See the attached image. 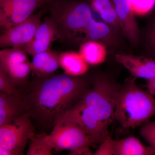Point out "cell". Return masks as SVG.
Wrapping results in <instances>:
<instances>
[{"instance_id":"cell-21","label":"cell","mask_w":155,"mask_h":155,"mask_svg":"<svg viewBox=\"0 0 155 155\" xmlns=\"http://www.w3.org/2000/svg\"><path fill=\"white\" fill-rule=\"evenodd\" d=\"M134 14L143 16L150 13L155 9V0H129Z\"/></svg>"},{"instance_id":"cell-10","label":"cell","mask_w":155,"mask_h":155,"mask_svg":"<svg viewBox=\"0 0 155 155\" xmlns=\"http://www.w3.org/2000/svg\"><path fill=\"white\" fill-rule=\"evenodd\" d=\"M27 54L22 48H5L0 51V68L14 82H22L29 77L31 69Z\"/></svg>"},{"instance_id":"cell-23","label":"cell","mask_w":155,"mask_h":155,"mask_svg":"<svg viewBox=\"0 0 155 155\" xmlns=\"http://www.w3.org/2000/svg\"><path fill=\"white\" fill-rule=\"evenodd\" d=\"M140 134L153 150L155 155V121L143 124L140 126Z\"/></svg>"},{"instance_id":"cell-26","label":"cell","mask_w":155,"mask_h":155,"mask_svg":"<svg viewBox=\"0 0 155 155\" xmlns=\"http://www.w3.org/2000/svg\"><path fill=\"white\" fill-rule=\"evenodd\" d=\"M147 87L149 92L153 96H155V78L147 80Z\"/></svg>"},{"instance_id":"cell-19","label":"cell","mask_w":155,"mask_h":155,"mask_svg":"<svg viewBox=\"0 0 155 155\" xmlns=\"http://www.w3.org/2000/svg\"><path fill=\"white\" fill-rule=\"evenodd\" d=\"M92 9L116 32L122 31L112 0H87Z\"/></svg>"},{"instance_id":"cell-24","label":"cell","mask_w":155,"mask_h":155,"mask_svg":"<svg viewBox=\"0 0 155 155\" xmlns=\"http://www.w3.org/2000/svg\"><path fill=\"white\" fill-rule=\"evenodd\" d=\"M114 141L115 140L108 136L93 155H114Z\"/></svg>"},{"instance_id":"cell-3","label":"cell","mask_w":155,"mask_h":155,"mask_svg":"<svg viewBox=\"0 0 155 155\" xmlns=\"http://www.w3.org/2000/svg\"><path fill=\"white\" fill-rule=\"evenodd\" d=\"M136 79H125L117 94L114 119L123 129H134L155 116L154 96L139 87Z\"/></svg>"},{"instance_id":"cell-20","label":"cell","mask_w":155,"mask_h":155,"mask_svg":"<svg viewBox=\"0 0 155 155\" xmlns=\"http://www.w3.org/2000/svg\"><path fill=\"white\" fill-rule=\"evenodd\" d=\"M48 134L45 131L35 134L30 139L26 155H52L53 148L48 139Z\"/></svg>"},{"instance_id":"cell-17","label":"cell","mask_w":155,"mask_h":155,"mask_svg":"<svg viewBox=\"0 0 155 155\" xmlns=\"http://www.w3.org/2000/svg\"><path fill=\"white\" fill-rule=\"evenodd\" d=\"M79 53L87 63L91 66L104 63L107 54L104 44L97 40H88L82 43L79 48Z\"/></svg>"},{"instance_id":"cell-11","label":"cell","mask_w":155,"mask_h":155,"mask_svg":"<svg viewBox=\"0 0 155 155\" xmlns=\"http://www.w3.org/2000/svg\"><path fill=\"white\" fill-rule=\"evenodd\" d=\"M58 25L52 17H47L37 29L31 41L26 45L25 50L33 56L49 49L55 40L59 39Z\"/></svg>"},{"instance_id":"cell-8","label":"cell","mask_w":155,"mask_h":155,"mask_svg":"<svg viewBox=\"0 0 155 155\" xmlns=\"http://www.w3.org/2000/svg\"><path fill=\"white\" fill-rule=\"evenodd\" d=\"M45 7L28 19L10 28L4 29L0 36V47L22 48L25 47L33 38L41 18L46 13Z\"/></svg>"},{"instance_id":"cell-2","label":"cell","mask_w":155,"mask_h":155,"mask_svg":"<svg viewBox=\"0 0 155 155\" xmlns=\"http://www.w3.org/2000/svg\"><path fill=\"white\" fill-rule=\"evenodd\" d=\"M44 7L55 21L62 41L74 42L81 35L85 41H99L111 46L117 44L116 31L107 23L95 20L87 1L47 0Z\"/></svg>"},{"instance_id":"cell-16","label":"cell","mask_w":155,"mask_h":155,"mask_svg":"<svg viewBox=\"0 0 155 155\" xmlns=\"http://www.w3.org/2000/svg\"><path fill=\"white\" fill-rule=\"evenodd\" d=\"M60 67L64 74L78 77L84 75L89 69V64L79 52L67 51L59 54Z\"/></svg>"},{"instance_id":"cell-14","label":"cell","mask_w":155,"mask_h":155,"mask_svg":"<svg viewBox=\"0 0 155 155\" xmlns=\"http://www.w3.org/2000/svg\"><path fill=\"white\" fill-rule=\"evenodd\" d=\"M27 113L20 97L0 93V125L9 124Z\"/></svg>"},{"instance_id":"cell-25","label":"cell","mask_w":155,"mask_h":155,"mask_svg":"<svg viewBox=\"0 0 155 155\" xmlns=\"http://www.w3.org/2000/svg\"><path fill=\"white\" fill-rule=\"evenodd\" d=\"M148 38L150 47L155 54V20L150 28Z\"/></svg>"},{"instance_id":"cell-15","label":"cell","mask_w":155,"mask_h":155,"mask_svg":"<svg viewBox=\"0 0 155 155\" xmlns=\"http://www.w3.org/2000/svg\"><path fill=\"white\" fill-rule=\"evenodd\" d=\"M32 57L31 67L36 76L51 75L60 67L59 54L50 49Z\"/></svg>"},{"instance_id":"cell-13","label":"cell","mask_w":155,"mask_h":155,"mask_svg":"<svg viewBox=\"0 0 155 155\" xmlns=\"http://www.w3.org/2000/svg\"><path fill=\"white\" fill-rule=\"evenodd\" d=\"M116 60L136 78L147 80L155 78V60L143 56L125 54H117Z\"/></svg>"},{"instance_id":"cell-7","label":"cell","mask_w":155,"mask_h":155,"mask_svg":"<svg viewBox=\"0 0 155 155\" xmlns=\"http://www.w3.org/2000/svg\"><path fill=\"white\" fill-rule=\"evenodd\" d=\"M58 122L74 123L94 142L101 143L109 135L106 128L86 105L78 101Z\"/></svg>"},{"instance_id":"cell-1","label":"cell","mask_w":155,"mask_h":155,"mask_svg":"<svg viewBox=\"0 0 155 155\" xmlns=\"http://www.w3.org/2000/svg\"><path fill=\"white\" fill-rule=\"evenodd\" d=\"M87 76L66 74L36 76L21 87L20 98L27 113L41 132L54 127L92 85Z\"/></svg>"},{"instance_id":"cell-6","label":"cell","mask_w":155,"mask_h":155,"mask_svg":"<svg viewBox=\"0 0 155 155\" xmlns=\"http://www.w3.org/2000/svg\"><path fill=\"white\" fill-rule=\"evenodd\" d=\"M48 137L53 149L70 151L69 155L81 148L95 144L79 126L74 123L58 122Z\"/></svg>"},{"instance_id":"cell-22","label":"cell","mask_w":155,"mask_h":155,"mask_svg":"<svg viewBox=\"0 0 155 155\" xmlns=\"http://www.w3.org/2000/svg\"><path fill=\"white\" fill-rule=\"evenodd\" d=\"M0 93L20 97V93L13 84L8 75L0 68Z\"/></svg>"},{"instance_id":"cell-4","label":"cell","mask_w":155,"mask_h":155,"mask_svg":"<svg viewBox=\"0 0 155 155\" xmlns=\"http://www.w3.org/2000/svg\"><path fill=\"white\" fill-rule=\"evenodd\" d=\"M120 86V84L110 78L96 76L92 79L91 87L79 100L107 129L114 120Z\"/></svg>"},{"instance_id":"cell-12","label":"cell","mask_w":155,"mask_h":155,"mask_svg":"<svg viewBox=\"0 0 155 155\" xmlns=\"http://www.w3.org/2000/svg\"><path fill=\"white\" fill-rule=\"evenodd\" d=\"M122 32L129 43L138 45L140 31L129 0H112Z\"/></svg>"},{"instance_id":"cell-18","label":"cell","mask_w":155,"mask_h":155,"mask_svg":"<svg viewBox=\"0 0 155 155\" xmlns=\"http://www.w3.org/2000/svg\"><path fill=\"white\" fill-rule=\"evenodd\" d=\"M155 155L150 147L144 145L134 137L114 141V155Z\"/></svg>"},{"instance_id":"cell-9","label":"cell","mask_w":155,"mask_h":155,"mask_svg":"<svg viewBox=\"0 0 155 155\" xmlns=\"http://www.w3.org/2000/svg\"><path fill=\"white\" fill-rule=\"evenodd\" d=\"M46 1L0 0V26L4 30L24 21Z\"/></svg>"},{"instance_id":"cell-5","label":"cell","mask_w":155,"mask_h":155,"mask_svg":"<svg viewBox=\"0 0 155 155\" xmlns=\"http://www.w3.org/2000/svg\"><path fill=\"white\" fill-rule=\"evenodd\" d=\"M35 130L30 116L25 113L11 123L0 125V147L13 155H24L26 145Z\"/></svg>"}]
</instances>
